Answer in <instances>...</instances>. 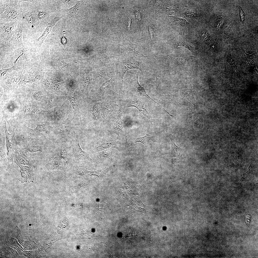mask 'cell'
Instances as JSON below:
<instances>
[{
    "label": "cell",
    "instance_id": "obj_1",
    "mask_svg": "<svg viewBox=\"0 0 258 258\" xmlns=\"http://www.w3.org/2000/svg\"><path fill=\"white\" fill-rule=\"evenodd\" d=\"M133 69L138 70L145 74L153 75H156L159 73L157 68L148 62H142L138 60V58L129 56H124L118 59L116 68V72L121 81L122 89L124 75L128 71Z\"/></svg>",
    "mask_w": 258,
    "mask_h": 258
},
{
    "label": "cell",
    "instance_id": "obj_2",
    "mask_svg": "<svg viewBox=\"0 0 258 258\" xmlns=\"http://www.w3.org/2000/svg\"><path fill=\"white\" fill-rule=\"evenodd\" d=\"M74 137L70 142L72 158L74 163L77 164L88 163L92 160L87 153L83 150L81 147L78 134L76 128L73 129Z\"/></svg>",
    "mask_w": 258,
    "mask_h": 258
},
{
    "label": "cell",
    "instance_id": "obj_3",
    "mask_svg": "<svg viewBox=\"0 0 258 258\" xmlns=\"http://www.w3.org/2000/svg\"><path fill=\"white\" fill-rule=\"evenodd\" d=\"M133 70L127 71L124 77L125 83L129 89L132 91H137L140 93V96L145 97L150 100H152L162 108V106L151 98L146 93L144 87L139 83V77L140 71L137 69Z\"/></svg>",
    "mask_w": 258,
    "mask_h": 258
},
{
    "label": "cell",
    "instance_id": "obj_4",
    "mask_svg": "<svg viewBox=\"0 0 258 258\" xmlns=\"http://www.w3.org/2000/svg\"><path fill=\"white\" fill-rule=\"evenodd\" d=\"M19 1L17 2H7L0 6V20L5 22L20 21V13Z\"/></svg>",
    "mask_w": 258,
    "mask_h": 258
},
{
    "label": "cell",
    "instance_id": "obj_5",
    "mask_svg": "<svg viewBox=\"0 0 258 258\" xmlns=\"http://www.w3.org/2000/svg\"><path fill=\"white\" fill-rule=\"evenodd\" d=\"M44 162L48 170L53 172L64 171V162L60 153L54 151L47 150L44 154Z\"/></svg>",
    "mask_w": 258,
    "mask_h": 258
},
{
    "label": "cell",
    "instance_id": "obj_6",
    "mask_svg": "<svg viewBox=\"0 0 258 258\" xmlns=\"http://www.w3.org/2000/svg\"><path fill=\"white\" fill-rule=\"evenodd\" d=\"M4 129L6 138V146L7 148V171L9 174L15 172L14 164V149L16 140L13 133H9L7 129L5 122L4 124Z\"/></svg>",
    "mask_w": 258,
    "mask_h": 258
},
{
    "label": "cell",
    "instance_id": "obj_7",
    "mask_svg": "<svg viewBox=\"0 0 258 258\" xmlns=\"http://www.w3.org/2000/svg\"><path fill=\"white\" fill-rule=\"evenodd\" d=\"M193 90L190 82L184 84L180 91L178 102L180 105H187L195 109L198 107V103L194 98Z\"/></svg>",
    "mask_w": 258,
    "mask_h": 258
},
{
    "label": "cell",
    "instance_id": "obj_8",
    "mask_svg": "<svg viewBox=\"0 0 258 258\" xmlns=\"http://www.w3.org/2000/svg\"><path fill=\"white\" fill-rule=\"evenodd\" d=\"M42 71L39 67L31 66L25 68L22 72L21 79L17 85L21 86L26 83L37 81L42 78Z\"/></svg>",
    "mask_w": 258,
    "mask_h": 258
},
{
    "label": "cell",
    "instance_id": "obj_9",
    "mask_svg": "<svg viewBox=\"0 0 258 258\" xmlns=\"http://www.w3.org/2000/svg\"><path fill=\"white\" fill-rule=\"evenodd\" d=\"M19 22H0V46L5 47L9 46V40L11 38L14 34Z\"/></svg>",
    "mask_w": 258,
    "mask_h": 258
},
{
    "label": "cell",
    "instance_id": "obj_10",
    "mask_svg": "<svg viewBox=\"0 0 258 258\" xmlns=\"http://www.w3.org/2000/svg\"><path fill=\"white\" fill-rule=\"evenodd\" d=\"M115 81V76L113 74L110 79L102 85L99 89L97 94L99 96V101L104 100L114 95Z\"/></svg>",
    "mask_w": 258,
    "mask_h": 258
},
{
    "label": "cell",
    "instance_id": "obj_11",
    "mask_svg": "<svg viewBox=\"0 0 258 258\" xmlns=\"http://www.w3.org/2000/svg\"><path fill=\"white\" fill-rule=\"evenodd\" d=\"M102 101L101 102V115L103 119H108L120 108L118 109L119 106L112 98H108Z\"/></svg>",
    "mask_w": 258,
    "mask_h": 258
},
{
    "label": "cell",
    "instance_id": "obj_12",
    "mask_svg": "<svg viewBox=\"0 0 258 258\" xmlns=\"http://www.w3.org/2000/svg\"><path fill=\"white\" fill-rule=\"evenodd\" d=\"M57 140L60 149L61 156L66 163L67 168L71 167L74 162L72 156L70 142H69L64 138H58Z\"/></svg>",
    "mask_w": 258,
    "mask_h": 258
},
{
    "label": "cell",
    "instance_id": "obj_13",
    "mask_svg": "<svg viewBox=\"0 0 258 258\" xmlns=\"http://www.w3.org/2000/svg\"><path fill=\"white\" fill-rule=\"evenodd\" d=\"M163 59L168 60L172 63L180 65H183L189 60L196 57L189 54L175 53L166 55L160 56Z\"/></svg>",
    "mask_w": 258,
    "mask_h": 258
},
{
    "label": "cell",
    "instance_id": "obj_14",
    "mask_svg": "<svg viewBox=\"0 0 258 258\" xmlns=\"http://www.w3.org/2000/svg\"><path fill=\"white\" fill-rule=\"evenodd\" d=\"M147 24L151 48L159 39L161 34L160 28L158 21L153 16L150 18Z\"/></svg>",
    "mask_w": 258,
    "mask_h": 258
},
{
    "label": "cell",
    "instance_id": "obj_15",
    "mask_svg": "<svg viewBox=\"0 0 258 258\" xmlns=\"http://www.w3.org/2000/svg\"><path fill=\"white\" fill-rule=\"evenodd\" d=\"M14 162L29 166L30 168L32 167V163L25 153L22 147L19 143L16 141L14 149Z\"/></svg>",
    "mask_w": 258,
    "mask_h": 258
},
{
    "label": "cell",
    "instance_id": "obj_16",
    "mask_svg": "<svg viewBox=\"0 0 258 258\" xmlns=\"http://www.w3.org/2000/svg\"><path fill=\"white\" fill-rule=\"evenodd\" d=\"M84 2L78 1L74 6L65 10L67 14L76 22H80L86 16V12L83 9Z\"/></svg>",
    "mask_w": 258,
    "mask_h": 258
},
{
    "label": "cell",
    "instance_id": "obj_17",
    "mask_svg": "<svg viewBox=\"0 0 258 258\" xmlns=\"http://www.w3.org/2000/svg\"><path fill=\"white\" fill-rule=\"evenodd\" d=\"M141 6L139 5V7L135 8L133 10L132 13L138 22L139 29L143 28L147 24L149 19L151 17L148 16L149 12L150 13L148 7L147 9H145Z\"/></svg>",
    "mask_w": 258,
    "mask_h": 258
},
{
    "label": "cell",
    "instance_id": "obj_18",
    "mask_svg": "<svg viewBox=\"0 0 258 258\" xmlns=\"http://www.w3.org/2000/svg\"><path fill=\"white\" fill-rule=\"evenodd\" d=\"M25 153L27 155L28 153L40 152L44 155L47 150L44 145L38 140L33 139L22 146Z\"/></svg>",
    "mask_w": 258,
    "mask_h": 258
},
{
    "label": "cell",
    "instance_id": "obj_19",
    "mask_svg": "<svg viewBox=\"0 0 258 258\" xmlns=\"http://www.w3.org/2000/svg\"><path fill=\"white\" fill-rule=\"evenodd\" d=\"M145 97L140 95L136 101H134L130 99L128 100L127 106L128 107H134L136 108L144 116L151 120V117L145 107V104L148 100Z\"/></svg>",
    "mask_w": 258,
    "mask_h": 258
},
{
    "label": "cell",
    "instance_id": "obj_20",
    "mask_svg": "<svg viewBox=\"0 0 258 258\" xmlns=\"http://www.w3.org/2000/svg\"><path fill=\"white\" fill-rule=\"evenodd\" d=\"M23 24L20 21L15 29L14 34L10 39L9 45L13 48L16 49L22 47H24L22 41Z\"/></svg>",
    "mask_w": 258,
    "mask_h": 258
},
{
    "label": "cell",
    "instance_id": "obj_21",
    "mask_svg": "<svg viewBox=\"0 0 258 258\" xmlns=\"http://www.w3.org/2000/svg\"><path fill=\"white\" fill-rule=\"evenodd\" d=\"M124 110V108L121 105L118 111L109 119L112 120L113 130L119 136L120 131L124 124V120L121 118V115L123 113Z\"/></svg>",
    "mask_w": 258,
    "mask_h": 258
},
{
    "label": "cell",
    "instance_id": "obj_22",
    "mask_svg": "<svg viewBox=\"0 0 258 258\" xmlns=\"http://www.w3.org/2000/svg\"><path fill=\"white\" fill-rule=\"evenodd\" d=\"M123 45L127 50L137 58L144 59L146 57L143 54L142 47L141 45L134 43L127 38L124 40Z\"/></svg>",
    "mask_w": 258,
    "mask_h": 258
},
{
    "label": "cell",
    "instance_id": "obj_23",
    "mask_svg": "<svg viewBox=\"0 0 258 258\" xmlns=\"http://www.w3.org/2000/svg\"><path fill=\"white\" fill-rule=\"evenodd\" d=\"M169 137L171 140L172 162L174 165L181 161L183 159V150L180 147L175 144L174 139L172 134H170Z\"/></svg>",
    "mask_w": 258,
    "mask_h": 258
},
{
    "label": "cell",
    "instance_id": "obj_24",
    "mask_svg": "<svg viewBox=\"0 0 258 258\" xmlns=\"http://www.w3.org/2000/svg\"><path fill=\"white\" fill-rule=\"evenodd\" d=\"M11 72L3 79L5 87L6 89L16 87L17 84L20 81L21 78L22 72H16L14 71Z\"/></svg>",
    "mask_w": 258,
    "mask_h": 258
},
{
    "label": "cell",
    "instance_id": "obj_25",
    "mask_svg": "<svg viewBox=\"0 0 258 258\" xmlns=\"http://www.w3.org/2000/svg\"><path fill=\"white\" fill-rule=\"evenodd\" d=\"M61 17L60 15L56 16L48 23L46 29L42 34L39 37L34 40V43L36 46L40 47H41L44 40L51 31L53 27Z\"/></svg>",
    "mask_w": 258,
    "mask_h": 258
},
{
    "label": "cell",
    "instance_id": "obj_26",
    "mask_svg": "<svg viewBox=\"0 0 258 258\" xmlns=\"http://www.w3.org/2000/svg\"><path fill=\"white\" fill-rule=\"evenodd\" d=\"M15 162L19 167L20 168V172L21 177L19 180L22 183L27 182L28 179L30 182H33L34 180L33 173L28 166L21 164L16 162Z\"/></svg>",
    "mask_w": 258,
    "mask_h": 258
},
{
    "label": "cell",
    "instance_id": "obj_27",
    "mask_svg": "<svg viewBox=\"0 0 258 258\" xmlns=\"http://www.w3.org/2000/svg\"><path fill=\"white\" fill-rule=\"evenodd\" d=\"M110 69L109 66H107L94 69L93 72L92 83H97L103 80L109 74Z\"/></svg>",
    "mask_w": 258,
    "mask_h": 258
},
{
    "label": "cell",
    "instance_id": "obj_28",
    "mask_svg": "<svg viewBox=\"0 0 258 258\" xmlns=\"http://www.w3.org/2000/svg\"><path fill=\"white\" fill-rule=\"evenodd\" d=\"M24 127L29 136L33 139L41 136L44 134H47L48 132V128L45 124H37L36 128L34 129L30 128L25 126Z\"/></svg>",
    "mask_w": 258,
    "mask_h": 258
},
{
    "label": "cell",
    "instance_id": "obj_29",
    "mask_svg": "<svg viewBox=\"0 0 258 258\" xmlns=\"http://www.w3.org/2000/svg\"><path fill=\"white\" fill-rule=\"evenodd\" d=\"M254 53L251 54L247 53L244 49L242 58V61L244 66L246 67L252 69L258 73L254 58Z\"/></svg>",
    "mask_w": 258,
    "mask_h": 258
},
{
    "label": "cell",
    "instance_id": "obj_30",
    "mask_svg": "<svg viewBox=\"0 0 258 258\" xmlns=\"http://www.w3.org/2000/svg\"><path fill=\"white\" fill-rule=\"evenodd\" d=\"M89 70L87 67L81 69L79 77L81 84L85 91L87 90L90 84Z\"/></svg>",
    "mask_w": 258,
    "mask_h": 258
},
{
    "label": "cell",
    "instance_id": "obj_31",
    "mask_svg": "<svg viewBox=\"0 0 258 258\" xmlns=\"http://www.w3.org/2000/svg\"><path fill=\"white\" fill-rule=\"evenodd\" d=\"M71 118L70 116H69L58 126L56 130L58 134V138H64V136L66 134L71 124Z\"/></svg>",
    "mask_w": 258,
    "mask_h": 258
},
{
    "label": "cell",
    "instance_id": "obj_32",
    "mask_svg": "<svg viewBox=\"0 0 258 258\" xmlns=\"http://www.w3.org/2000/svg\"><path fill=\"white\" fill-rule=\"evenodd\" d=\"M101 107V102L99 101L94 102L91 107L90 112L91 118L95 122H97L102 119L100 113Z\"/></svg>",
    "mask_w": 258,
    "mask_h": 258
},
{
    "label": "cell",
    "instance_id": "obj_33",
    "mask_svg": "<svg viewBox=\"0 0 258 258\" xmlns=\"http://www.w3.org/2000/svg\"><path fill=\"white\" fill-rule=\"evenodd\" d=\"M24 16L27 27L29 29L33 28L39 22L35 14L32 12H26Z\"/></svg>",
    "mask_w": 258,
    "mask_h": 258
},
{
    "label": "cell",
    "instance_id": "obj_34",
    "mask_svg": "<svg viewBox=\"0 0 258 258\" xmlns=\"http://www.w3.org/2000/svg\"><path fill=\"white\" fill-rule=\"evenodd\" d=\"M6 138L5 134L0 131V161L3 163L7 164V156L6 154L5 146Z\"/></svg>",
    "mask_w": 258,
    "mask_h": 258
},
{
    "label": "cell",
    "instance_id": "obj_35",
    "mask_svg": "<svg viewBox=\"0 0 258 258\" xmlns=\"http://www.w3.org/2000/svg\"><path fill=\"white\" fill-rule=\"evenodd\" d=\"M115 145V143L113 140L110 139H106L102 141L95 146L93 150L95 152H97L113 147Z\"/></svg>",
    "mask_w": 258,
    "mask_h": 258
},
{
    "label": "cell",
    "instance_id": "obj_36",
    "mask_svg": "<svg viewBox=\"0 0 258 258\" xmlns=\"http://www.w3.org/2000/svg\"><path fill=\"white\" fill-rule=\"evenodd\" d=\"M67 98L74 110L76 113H79L80 104L79 97L75 93H72L69 94Z\"/></svg>",
    "mask_w": 258,
    "mask_h": 258
},
{
    "label": "cell",
    "instance_id": "obj_37",
    "mask_svg": "<svg viewBox=\"0 0 258 258\" xmlns=\"http://www.w3.org/2000/svg\"><path fill=\"white\" fill-rule=\"evenodd\" d=\"M200 36L202 40L206 45L212 48L214 47V41L206 30L202 31L201 32Z\"/></svg>",
    "mask_w": 258,
    "mask_h": 258
},
{
    "label": "cell",
    "instance_id": "obj_38",
    "mask_svg": "<svg viewBox=\"0 0 258 258\" xmlns=\"http://www.w3.org/2000/svg\"><path fill=\"white\" fill-rule=\"evenodd\" d=\"M124 137L127 145L126 155L128 156L130 155H131L132 153L134 145L133 143L132 138L129 134V131L127 130L125 131Z\"/></svg>",
    "mask_w": 258,
    "mask_h": 258
},
{
    "label": "cell",
    "instance_id": "obj_39",
    "mask_svg": "<svg viewBox=\"0 0 258 258\" xmlns=\"http://www.w3.org/2000/svg\"><path fill=\"white\" fill-rule=\"evenodd\" d=\"M182 47L185 48L192 52L195 51V49L194 47L190 44L188 42L184 40L179 39L175 41L173 43V47L175 48L179 47Z\"/></svg>",
    "mask_w": 258,
    "mask_h": 258
},
{
    "label": "cell",
    "instance_id": "obj_40",
    "mask_svg": "<svg viewBox=\"0 0 258 258\" xmlns=\"http://www.w3.org/2000/svg\"><path fill=\"white\" fill-rule=\"evenodd\" d=\"M226 54L227 61L230 64L232 71L239 78L238 75L235 70L236 66L232 55L230 48L229 45L228 46L227 48Z\"/></svg>",
    "mask_w": 258,
    "mask_h": 258
},
{
    "label": "cell",
    "instance_id": "obj_41",
    "mask_svg": "<svg viewBox=\"0 0 258 258\" xmlns=\"http://www.w3.org/2000/svg\"><path fill=\"white\" fill-rule=\"evenodd\" d=\"M104 170H101L96 171H90L82 168L78 169L76 172L77 175L81 176L99 175L103 174Z\"/></svg>",
    "mask_w": 258,
    "mask_h": 258
},
{
    "label": "cell",
    "instance_id": "obj_42",
    "mask_svg": "<svg viewBox=\"0 0 258 258\" xmlns=\"http://www.w3.org/2000/svg\"><path fill=\"white\" fill-rule=\"evenodd\" d=\"M27 49L24 47H22L16 49L15 51V59L14 61V64L19 58H22L26 57L27 55Z\"/></svg>",
    "mask_w": 258,
    "mask_h": 258
},
{
    "label": "cell",
    "instance_id": "obj_43",
    "mask_svg": "<svg viewBox=\"0 0 258 258\" xmlns=\"http://www.w3.org/2000/svg\"><path fill=\"white\" fill-rule=\"evenodd\" d=\"M64 115V105L58 109L56 112L54 116V122L55 124L59 123L62 119Z\"/></svg>",
    "mask_w": 258,
    "mask_h": 258
},
{
    "label": "cell",
    "instance_id": "obj_44",
    "mask_svg": "<svg viewBox=\"0 0 258 258\" xmlns=\"http://www.w3.org/2000/svg\"><path fill=\"white\" fill-rule=\"evenodd\" d=\"M124 27L126 31L128 33L133 32L131 30L132 19L131 15H127L124 19Z\"/></svg>",
    "mask_w": 258,
    "mask_h": 258
},
{
    "label": "cell",
    "instance_id": "obj_45",
    "mask_svg": "<svg viewBox=\"0 0 258 258\" xmlns=\"http://www.w3.org/2000/svg\"><path fill=\"white\" fill-rule=\"evenodd\" d=\"M16 70V67L15 64L9 68L7 69L2 68L0 70V79H4L12 72Z\"/></svg>",
    "mask_w": 258,
    "mask_h": 258
},
{
    "label": "cell",
    "instance_id": "obj_46",
    "mask_svg": "<svg viewBox=\"0 0 258 258\" xmlns=\"http://www.w3.org/2000/svg\"><path fill=\"white\" fill-rule=\"evenodd\" d=\"M151 137V135L150 134H148L143 137L134 138V142L135 143L137 142H140L143 144L144 146H145L149 143Z\"/></svg>",
    "mask_w": 258,
    "mask_h": 258
},
{
    "label": "cell",
    "instance_id": "obj_47",
    "mask_svg": "<svg viewBox=\"0 0 258 258\" xmlns=\"http://www.w3.org/2000/svg\"><path fill=\"white\" fill-rule=\"evenodd\" d=\"M42 113V111L40 109H35L26 114L24 117L26 118H35L39 116Z\"/></svg>",
    "mask_w": 258,
    "mask_h": 258
},
{
    "label": "cell",
    "instance_id": "obj_48",
    "mask_svg": "<svg viewBox=\"0 0 258 258\" xmlns=\"http://www.w3.org/2000/svg\"><path fill=\"white\" fill-rule=\"evenodd\" d=\"M57 59L58 64L61 69L64 71L69 72V64L65 62L62 57H58Z\"/></svg>",
    "mask_w": 258,
    "mask_h": 258
},
{
    "label": "cell",
    "instance_id": "obj_49",
    "mask_svg": "<svg viewBox=\"0 0 258 258\" xmlns=\"http://www.w3.org/2000/svg\"><path fill=\"white\" fill-rule=\"evenodd\" d=\"M173 21L178 23L179 25L182 26L188 25L189 24L185 19L174 16H170Z\"/></svg>",
    "mask_w": 258,
    "mask_h": 258
},
{
    "label": "cell",
    "instance_id": "obj_50",
    "mask_svg": "<svg viewBox=\"0 0 258 258\" xmlns=\"http://www.w3.org/2000/svg\"><path fill=\"white\" fill-rule=\"evenodd\" d=\"M66 27L64 25H63L62 27L60 32V36L61 42L64 45L66 44Z\"/></svg>",
    "mask_w": 258,
    "mask_h": 258
},
{
    "label": "cell",
    "instance_id": "obj_51",
    "mask_svg": "<svg viewBox=\"0 0 258 258\" xmlns=\"http://www.w3.org/2000/svg\"><path fill=\"white\" fill-rule=\"evenodd\" d=\"M33 108V105L31 103L26 104L23 107L21 111L22 114H26L32 110Z\"/></svg>",
    "mask_w": 258,
    "mask_h": 258
},
{
    "label": "cell",
    "instance_id": "obj_52",
    "mask_svg": "<svg viewBox=\"0 0 258 258\" xmlns=\"http://www.w3.org/2000/svg\"><path fill=\"white\" fill-rule=\"evenodd\" d=\"M111 155V153L109 152L102 151L98 154L97 157L101 160H103L109 159Z\"/></svg>",
    "mask_w": 258,
    "mask_h": 258
},
{
    "label": "cell",
    "instance_id": "obj_53",
    "mask_svg": "<svg viewBox=\"0 0 258 258\" xmlns=\"http://www.w3.org/2000/svg\"><path fill=\"white\" fill-rule=\"evenodd\" d=\"M43 93L40 91H34L33 94V97L36 100L41 101L44 97Z\"/></svg>",
    "mask_w": 258,
    "mask_h": 258
},
{
    "label": "cell",
    "instance_id": "obj_54",
    "mask_svg": "<svg viewBox=\"0 0 258 258\" xmlns=\"http://www.w3.org/2000/svg\"><path fill=\"white\" fill-rule=\"evenodd\" d=\"M184 14L186 17L191 19H195L198 16V14L192 10H187L184 12Z\"/></svg>",
    "mask_w": 258,
    "mask_h": 258
},
{
    "label": "cell",
    "instance_id": "obj_55",
    "mask_svg": "<svg viewBox=\"0 0 258 258\" xmlns=\"http://www.w3.org/2000/svg\"><path fill=\"white\" fill-rule=\"evenodd\" d=\"M35 14L39 22L44 19L46 16V12L44 11L39 10Z\"/></svg>",
    "mask_w": 258,
    "mask_h": 258
},
{
    "label": "cell",
    "instance_id": "obj_56",
    "mask_svg": "<svg viewBox=\"0 0 258 258\" xmlns=\"http://www.w3.org/2000/svg\"><path fill=\"white\" fill-rule=\"evenodd\" d=\"M203 118H201L195 121L194 124V127L201 129L203 128Z\"/></svg>",
    "mask_w": 258,
    "mask_h": 258
},
{
    "label": "cell",
    "instance_id": "obj_57",
    "mask_svg": "<svg viewBox=\"0 0 258 258\" xmlns=\"http://www.w3.org/2000/svg\"><path fill=\"white\" fill-rule=\"evenodd\" d=\"M56 99V97L54 95H52L50 97L48 101V105L50 108H52L54 105Z\"/></svg>",
    "mask_w": 258,
    "mask_h": 258
},
{
    "label": "cell",
    "instance_id": "obj_58",
    "mask_svg": "<svg viewBox=\"0 0 258 258\" xmlns=\"http://www.w3.org/2000/svg\"><path fill=\"white\" fill-rule=\"evenodd\" d=\"M79 189V188L76 185L71 187L70 188L69 191L71 194L75 193L78 192Z\"/></svg>",
    "mask_w": 258,
    "mask_h": 258
},
{
    "label": "cell",
    "instance_id": "obj_59",
    "mask_svg": "<svg viewBox=\"0 0 258 258\" xmlns=\"http://www.w3.org/2000/svg\"><path fill=\"white\" fill-rule=\"evenodd\" d=\"M224 22V20L223 19H221L220 21H218L215 25V28L216 29H218L220 28Z\"/></svg>",
    "mask_w": 258,
    "mask_h": 258
},
{
    "label": "cell",
    "instance_id": "obj_60",
    "mask_svg": "<svg viewBox=\"0 0 258 258\" xmlns=\"http://www.w3.org/2000/svg\"><path fill=\"white\" fill-rule=\"evenodd\" d=\"M239 7L240 10V15L241 18V20L242 22L244 20V13L242 10V7L240 5H239Z\"/></svg>",
    "mask_w": 258,
    "mask_h": 258
},
{
    "label": "cell",
    "instance_id": "obj_61",
    "mask_svg": "<svg viewBox=\"0 0 258 258\" xmlns=\"http://www.w3.org/2000/svg\"><path fill=\"white\" fill-rule=\"evenodd\" d=\"M3 93V90L1 86L0 87V95L1 96Z\"/></svg>",
    "mask_w": 258,
    "mask_h": 258
}]
</instances>
